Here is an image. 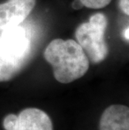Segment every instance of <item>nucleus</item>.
Here are the masks:
<instances>
[{
	"instance_id": "f257e3e1",
	"label": "nucleus",
	"mask_w": 129,
	"mask_h": 130,
	"mask_svg": "<svg viewBox=\"0 0 129 130\" xmlns=\"http://www.w3.org/2000/svg\"><path fill=\"white\" fill-rule=\"evenodd\" d=\"M34 47V32L28 24L0 31V82L10 81L25 68Z\"/></svg>"
},
{
	"instance_id": "f03ea898",
	"label": "nucleus",
	"mask_w": 129,
	"mask_h": 130,
	"mask_svg": "<svg viewBox=\"0 0 129 130\" xmlns=\"http://www.w3.org/2000/svg\"><path fill=\"white\" fill-rule=\"evenodd\" d=\"M44 58L53 68L56 80L63 84L81 78L90 66L83 49L74 40H51L44 51Z\"/></svg>"
},
{
	"instance_id": "7ed1b4c3",
	"label": "nucleus",
	"mask_w": 129,
	"mask_h": 130,
	"mask_svg": "<svg viewBox=\"0 0 129 130\" xmlns=\"http://www.w3.org/2000/svg\"><path fill=\"white\" fill-rule=\"evenodd\" d=\"M106 28V16L102 13H97L90 16L88 22L79 24L76 29V42L93 64L102 62L108 56L109 50L105 40Z\"/></svg>"
},
{
	"instance_id": "20e7f679",
	"label": "nucleus",
	"mask_w": 129,
	"mask_h": 130,
	"mask_svg": "<svg viewBox=\"0 0 129 130\" xmlns=\"http://www.w3.org/2000/svg\"><path fill=\"white\" fill-rule=\"evenodd\" d=\"M4 130H53V123L43 110L29 107L16 114H9L3 122Z\"/></svg>"
},
{
	"instance_id": "39448f33",
	"label": "nucleus",
	"mask_w": 129,
	"mask_h": 130,
	"mask_svg": "<svg viewBox=\"0 0 129 130\" xmlns=\"http://www.w3.org/2000/svg\"><path fill=\"white\" fill-rule=\"evenodd\" d=\"M35 4L36 0H8L0 4V31L23 24Z\"/></svg>"
},
{
	"instance_id": "423d86ee",
	"label": "nucleus",
	"mask_w": 129,
	"mask_h": 130,
	"mask_svg": "<svg viewBox=\"0 0 129 130\" xmlns=\"http://www.w3.org/2000/svg\"><path fill=\"white\" fill-rule=\"evenodd\" d=\"M99 130H129V108L124 105H111L101 114Z\"/></svg>"
},
{
	"instance_id": "0eeeda50",
	"label": "nucleus",
	"mask_w": 129,
	"mask_h": 130,
	"mask_svg": "<svg viewBox=\"0 0 129 130\" xmlns=\"http://www.w3.org/2000/svg\"><path fill=\"white\" fill-rule=\"evenodd\" d=\"M84 7L92 9H99L106 7L112 0H80Z\"/></svg>"
},
{
	"instance_id": "6e6552de",
	"label": "nucleus",
	"mask_w": 129,
	"mask_h": 130,
	"mask_svg": "<svg viewBox=\"0 0 129 130\" xmlns=\"http://www.w3.org/2000/svg\"><path fill=\"white\" fill-rule=\"evenodd\" d=\"M119 7L123 13L127 15L129 14V0H120Z\"/></svg>"
},
{
	"instance_id": "1a4fd4ad",
	"label": "nucleus",
	"mask_w": 129,
	"mask_h": 130,
	"mask_svg": "<svg viewBox=\"0 0 129 130\" xmlns=\"http://www.w3.org/2000/svg\"><path fill=\"white\" fill-rule=\"evenodd\" d=\"M71 6L74 9L76 10H79V9H81L82 8H83V4H82V3L80 1V0H74L72 4H71Z\"/></svg>"
},
{
	"instance_id": "9d476101",
	"label": "nucleus",
	"mask_w": 129,
	"mask_h": 130,
	"mask_svg": "<svg viewBox=\"0 0 129 130\" xmlns=\"http://www.w3.org/2000/svg\"><path fill=\"white\" fill-rule=\"evenodd\" d=\"M124 37L125 39L128 41V27H127V29H125V32H124Z\"/></svg>"
}]
</instances>
